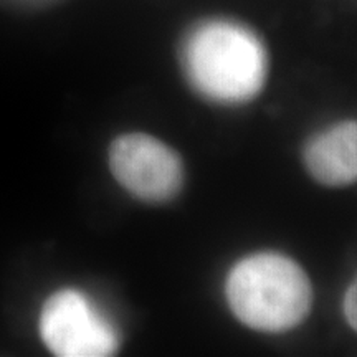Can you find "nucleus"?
Segmentation results:
<instances>
[{
	"instance_id": "nucleus-1",
	"label": "nucleus",
	"mask_w": 357,
	"mask_h": 357,
	"mask_svg": "<svg viewBox=\"0 0 357 357\" xmlns=\"http://www.w3.org/2000/svg\"><path fill=\"white\" fill-rule=\"evenodd\" d=\"M182 68L207 100L240 105L255 98L268 75V55L255 32L234 20H207L182 45Z\"/></svg>"
},
{
	"instance_id": "nucleus-2",
	"label": "nucleus",
	"mask_w": 357,
	"mask_h": 357,
	"mask_svg": "<svg viewBox=\"0 0 357 357\" xmlns=\"http://www.w3.org/2000/svg\"><path fill=\"white\" fill-rule=\"evenodd\" d=\"M225 296L240 323L268 334L298 328L312 306L306 271L278 252H257L240 258L227 275Z\"/></svg>"
},
{
	"instance_id": "nucleus-3",
	"label": "nucleus",
	"mask_w": 357,
	"mask_h": 357,
	"mask_svg": "<svg viewBox=\"0 0 357 357\" xmlns=\"http://www.w3.org/2000/svg\"><path fill=\"white\" fill-rule=\"evenodd\" d=\"M109 171L132 197L147 204L171 202L181 194L185 169L181 155L146 132H126L111 142Z\"/></svg>"
},
{
	"instance_id": "nucleus-4",
	"label": "nucleus",
	"mask_w": 357,
	"mask_h": 357,
	"mask_svg": "<svg viewBox=\"0 0 357 357\" xmlns=\"http://www.w3.org/2000/svg\"><path fill=\"white\" fill-rule=\"evenodd\" d=\"M45 346L60 357H105L119 346L118 331L86 294L73 288L53 293L38 321Z\"/></svg>"
},
{
	"instance_id": "nucleus-5",
	"label": "nucleus",
	"mask_w": 357,
	"mask_h": 357,
	"mask_svg": "<svg viewBox=\"0 0 357 357\" xmlns=\"http://www.w3.org/2000/svg\"><path fill=\"white\" fill-rule=\"evenodd\" d=\"M303 162L310 176L326 187L357 182V121H341L306 142Z\"/></svg>"
},
{
	"instance_id": "nucleus-6",
	"label": "nucleus",
	"mask_w": 357,
	"mask_h": 357,
	"mask_svg": "<svg viewBox=\"0 0 357 357\" xmlns=\"http://www.w3.org/2000/svg\"><path fill=\"white\" fill-rule=\"evenodd\" d=\"M342 310H344V318L347 324L357 333V275L346 289L344 301H342Z\"/></svg>"
}]
</instances>
